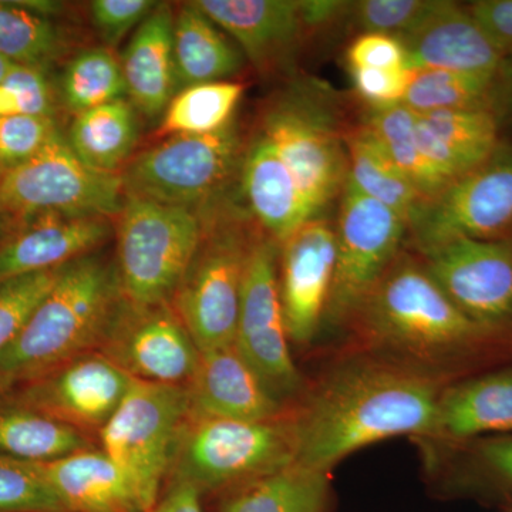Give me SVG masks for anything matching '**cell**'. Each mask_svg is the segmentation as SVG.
Listing matches in <instances>:
<instances>
[{"instance_id":"6da1fadb","label":"cell","mask_w":512,"mask_h":512,"mask_svg":"<svg viewBox=\"0 0 512 512\" xmlns=\"http://www.w3.org/2000/svg\"><path fill=\"white\" fill-rule=\"evenodd\" d=\"M443 379L377 356L352 357L293 410L296 464L329 471L360 448L403 434L436 436Z\"/></svg>"},{"instance_id":"7a4b0ae2","label":"cell","mask_w":512,"mask_h":512,"mask_svg":"<svg viewBox=\"0 0 512 512\" xmlns=\"http://www.w3.org/2000/svg\"><path fill=\"white\" fill-rule=\"evenodd\" d=\"M348 326L373 356L439 377L441 367L491 333L406 254L397 255Z\"/></svg>"},{"instance_id":"3957f363","label":"cell","mask_w":512,"mask_h":512,"mask_svg":"<svg viewBox=\"0 0 512 512\" xmlns=\"http://www.w3.org/2000/svg\"><path fill=\"white\" fill-rule=\"evenodd\" d=\"M123 302L116 261L93 252L64 265L18 338L0 355V394L99 349Z\"/></svg>"},{"instance_id":"277c9868","label":"cell","mask_w":512,"mask_h":512,"mask_svg":"<svg viewBox=\"0 0 512 512\" xmlns=\"http://www.w3.org/2000/svg\"><path fill=\"white\" fill-rule=\"evenodd\" d=\"M198 212L200 245L170 303L204 352L235 345L245 274L264 231L224 194Z\"/></svg>"},{"instance_id":"5b68a950","label":"cell","mask_w":512,"mask_h":512,"mask_svg":"<svg viewBox=\"0 0 512 512\" xmlns=\"http://www.w3.org/2000/svg\"><path fill=\"white\" fill-rule=\"evenodd\" d=\"M293 412L275 420L241 421L190 414L168 480L200 494L231 490L291 466L296 461Z\"/></svg>"},{"instance_id":"8992f818","label":"cell","mask_w":512,"mask_h":512,"mask_svg":"<svg viewBox=\"0 0 512 512\" xmlns=\"http://www.w3.org/2000/svg\"><path fill=\"white\" fill-rule=\"evenodd\" d=\"M202 237L198 210L124 197L117 224L121 292L138 308L170 303Z\"/></svg>"},{"instance_id":"52a82bcc","label":"cell","mask_w":512,"mask_h":512,"mask_svg":"<svg viewBox=\"0 0 512 512\" xmlns=\"http://www.w3.org/2000/svg\"><path fill=\"white\" fill-rule=\"evenodd\" d=\"M259 134L291 171L318 218L339 197L348 181L345 131L318 87L296 84L266 107Z\"/></svg>"},{"instance_id":"ba28073f","label":"cell","mask_w":512,"mask_h":512,"mask_svg":"<svg viewBox=\"0 0 512 512\" xmlns=\"http://www.w3.org/2000/svg\"><path fill=\"white\" fill-rule=\"evenodd\" d=\"M190 414L187 386L134 380L99 433L101 450L130 478L150 512L170 477L175 448Z\"/></svg>"},{"instance_id":"9c48e42d","label":"cell","mask_w":512,"mask_h":512,"mask_svg":"<svg viewBox=\"0 0 512 512\" xmlns=\"http://www.w3.org/2000/svg\"><path fill=\"white\" fill-rule=\"evenodd\" d=\"M120 174L87 167L57 131L32 160L0 175V212L20 222L40 217L119 215L124 204Z\"/></svg>"},{"instance_id":"30bf717a","label":"cell","mask_w":512,"mask_h":512,"mask_svg":"<svg viewBox=\"0 0 512 512\" xmlns=\"http://www.w3.org/2000/svg\"><path fill=\"white\" fill-rule=\"evenodd\" d=\"M242 154L234 121L218 133L168 137L128 161L120 174L124 195L200 210L224 194Z\"/></svg>"},{"instance_id":"8fae6325","label":"cell","mask_w":512,"mask_h":512,"mask_svg":"<svg viewBox=\"0 0 512 512\" xmlns=\"http://www.w3.org/2000/svg\"><path fill=\"white\" fill-rule=\"evenodd\" d=\"M407 224L386 205L346 181L336 228V265L322 326H348L360 303L387 271Z\"/></svg>"},{"instance_id":"7c38bea8","label":"cell","mask_w":512,"mask_h":512,"mask_svg":"<svg viewBox=\"0 0 512 512\" xmlns=\"http://www.w3.org/2000/svg\"><path fill=\"white\" fill-rule=\"evenodd\" d=\"M512 225V148L424 200L407 232L420 254L456 238L491 239Z\"/></svg>"},{"instance_id":"4fadbf2b","label":"cell","mask_w":512,"mask_h":512,"mask_svg":"<svg viewBox=\"0 0 512 512\" xmlns=\"http://www.w3.org/2000/svg\"><path fill=\"white\" fill-rule=\"evenodd\" d=\"M279 251L281 244L262 232L245 274L235 346L268 386L289 403L301 392L303 383L289 348L279 291Z\"/></svg>"},{"instance_id":"5bb4252c","label":"cell","mask_w":512,"mask_h":512,"mask_svg":"<svg viewBox=\"0 0 512 512\" xmlns=\"http://www.w3.org/2000/svg\"><path fill=\"white\" fill-rule=\"evenodd\" d=\"M131 379L188 386L201 350L171 303L138 308L124 299L97 349Z\"/></svg>"},{"instance_id":"9a60e30c","label":"cell","mask_w":512,"mask_h":512,"mask_svg":"<svg viewBox=\"0 0 512 512\" xmlns=\"http://www.w3.org/2000/svg\"><path fill=\"white\" fill-rule=\"evenodd\" d=\"M133 382L109 357L93 350L0 396H8L92 436L99 434L116 413Z\"/></svg>"},{"instance_id":"2e32d148","label":"cell","mask_w":512,"mask_h":512,"mask_svg":"<svg viewBox=\"0 0 512 512\" xmlns=\"http://www.w3.org/2000/svg\"><path fill=\"white\" fill-rule=\"evenodd\" d=\"M431 278L468 318L490 330L512 323V247L456 238L424 252Z\"/></svg>"},{"instance_id":"e0dca14e","label":"cell","mask_w":512,"mask_h":512,"mask_svg":"<svg viewBox=\"0 0 512 512\" xmlns=\"http://www.w3.org/2000/svg\"><path fill=\"white\" fill-rule=\"evenodd\" d=\"M336 229L313 218L279 251V291L289 340L306 345L323 325L336 265Z\"/></svg>"},{"instance_id":"ac0fdd59","label":"cell","mask_w":512,"mask_h":512,"mask_svg":"<svg viewBox=\"0 0 512 512\" xmlns=\"http://www.w3.org/2000/svg\"><path fill=\"white\" fill-rule=\"evenodd\" d=\"M218 28L229 33L261 74L286 72L295 63L306 29L295 0H198Z\"/></svg>"},{"instance_id":"d6986e66","label":"cell","mask_w":512,"mask_h":512,"mask_svg":"<svg viewBox=\"0 0 512 512\" xmlns=\"http://www.w3.org/2000/svg\"><path fill=\"white\" fill-rule=\"evenodd\" d=\"M191 413L241 421L275 420L292 413L237 346L204 350L188 384Z\"/></svg>"},{"instance_id":"ffe728a7","label":"cell","mask_w":512,"mask_h":512,"mask_svg":"<svg viewBox=\"0 0 512 512\" xmlns=\"http://www.w3.org/2000/svg\"><path fill=\"white\" fill-rule=\"evenodd\" d=\"M407 69H441L495 77L504 55L470 10L454 2H434L419 25L399 37Z\"/></svg>"},{"instance_id":"44dd1931","label":"cell","mask_w":512,"mask_h":512,"mask_svg":"<svg viewBox=\"0 0 512 512\" xmlns=\"http://www.w3.org/2000/svg\"><path fill=\"white\" fill-rule=\"evenodd\" d=\"M109 218L40 217L22 222L0 244V281L62 268L110 238Z\"/></svg>"},{"instance_id":"7402d4cb","label":"cell","mask_w":512,"mask_h":512,"mask_svg":"<svg viewBox=\"0 0 512 512\" xmlns=\"http://www.w3.org/2000/svg\"><path fill=\"white\" fill-rule=\"evenodd\" d=\"M241 192L249 214L279 244L315 218L291 171L259 133L242 157Z\"/></svg>"},{"instance_id":"603a6c76","label":"cell","mask_w":512,"mask_h":512,"mask_svg":"<svg viewBox=\"0 0 512 512\" xmlns=\"http://www.w3.org/2000/svg\"><path fill=\"white\" fill-rule=\"evenodd\" d=\"M174 19L170 3L156 9L138 26L120 64L131 104L148 119L163 117L177 94L174 73Z\"/></svg>"},{"instance_id":"cb8c5ba5","label":"cell","mask_w":512,"mask_h":512,"mask_svg":"<svg viewBox=\"0 0 512 512\" xmlns=\"http://www.w3.org/2000/svg\"><path fill=\"white\" fill-rule=\"evenodd\" d=\"M421 153L448 184L485 163L498 143L497 119L490 110L416 113Z\"/></svg>"},{"instance_id":"d4e9b609","label":"cell","mask_w":512,"mask_h":512,"mask_svg":"<svg viewBox=\"0 0 512 512\" xmlns=\"http://www.w3.org/2000/svg\"><path fill=\"white\" fill-rule=\"evenodd\" d=\"M42 467L69 512H150L130 478L101 448Z\"/></svg>"},{"instance_id":"484cf974","label":"cell","mask_w":512,"mask_h":512,"mask_svg":"<svg viewBox=\"0 0 512 512\" xmlns=\"http://www.w3.org/2000/svg\"><path fill=\"white\" fill-rule=\"evenodd\" d=\"M488 433H512V369L444 387L436 436L466 440Z\"/></svg>"},{"instance_id":"4316f807","label":"cell","mask_w":512,"mask_h":512,"mask_svg":"<svg viewBox=\"0 0 512 512\" xmlns=\"http://www.w3.org/2000/svg\"><path fill=\"white\" fill-rule=\"evenodd\" d=\"M244 66V56L194 2L174 19V73L177 93L194 84L224 82Z\"/></svg>"},{"instance_id":"83f0119b","label":"cell","mask_w":512,"mask_h":512,"mask_svg":"<svg viewBox=\"0 0 512 512\" xmlns=\"http://www.w3.org/2000/svg\"><path fill=\"white\" fill-rule=\"evenodd\" d=\"M89 434L0 396V454L29 463L46 464L82 451L94 450Z\"/></svg>"},{"instance_id":"f1b7e54d","label":"cell","mask_w":512,"mask_h":512,"mask_svg":"<svg viewBox=\"0 0 512 512\" xmlns=\"http://www.w3.org/2000/svg\"><path fill=\"white\" fill-rule=\"evenodd\" d=\"M329 501V471L293 463L224 491L218 512H328Z\"/></svg>"},{"instance_id":"f546056e","label":"cell","mask_w":512,"mask_h":512,"mask_svg":"<svg viewBox=\"0 0 512 512\" xmlns=\"http://www.w3.org/2000/svg\"><path fill=\"white\" fill-rule=\"evenodd\" d=\"M137 110L121 99L76 114L67 143L87 167L104 174H119L137 146Z\"/></svg>"},{"instance_id":"4dcf8cb0","label":"cell","mask_w":512,"mask_h":512,"mask_svg":"<svg viewBox=\"0 0 512 512\" xmlns=\"http://www.w3.org/2000/svg\"><path fill=\"white\" fill-rule=\"evenodd\" d=\"M343 140L350 183L362 194L386 205L409 225L424 202L423 195L394 165L366 124L346 131Z\"/></svg>"},{"instance_id":"1f68e13d","label":"cell","mask_w":512,"mask_h":512,"mask_svg":"<svg viewBox=\"0 0 512 512\" xmlns=\"http://www.w3.org/2000/svg\"><path fill=\"white\" fill-rule=\"evenodd\" d=\"M49 3L0 0V56L22 66L47 69L63 56L67 39Z\"/></svg>"},{"instance_id":"d6a6232c","label":"cell","mask_w":512,"mask_h":512,"mask_svg":"<svg viewBox=\"0 0 512 512\" xmlns=\"http://www.w3.org/2000/svg\"><path fill=\"white\" fill-rule=\"evenodd\" d=\"M244 84L211 82L180 90L161 117L158 136H204L218 133L234 121Z\"/></svg>"},{"instance_id":"836d02e7","label":"cell","mask_w":512,"mask_h":512,"mask_svg":"<svg viewBox=\"0 0 512 512\" xmlns=\"http://www.w3.org/2000/svg\"><path fill=\"white\" fill-rule=\"evenodd\" d=\"M365 124L424 200H429L447 187V181L421 153L414 111L403 104L372 110Z\"/></svg>"},{"instance_id":"e575fe53","label":"cell","mask_w":512,"mask_h":512,"mask_svg":"<svg viewBox=\"0 0 512 512\" xmlns=\"http://www.w3.org/2000/svg\"><path fill=\"white\" fill-rule=\"evenodd\" d=\"M64 106L74 114L126 99L123 70L107 47H90L74 55L60 80Z\"/></svg>"},{"instance_id":"d590c367","label":"cell","mask_w":512,"mask_h":512,"mask_svg":"<svg viewBox=\"0 0 512 512\" xmlns=\"http://www.w3.org/2000/svg\"><path fill=\"white\" fill-rule=\"evenodd\" d=\"M493 89V77L441 69H414L402 104L417 114L443 110H490L487 103Z\"/></svg>"},{"instance_id":"8d00e7d4","label":"cell","mask_w":512,"mask_h":512,"mask_svg":"<svg viewBox=\"0 0 512 512\" xmlns=\"http://www.w3.org/2000/svg\"><path fill=\"white\" fill-rule=\"evenodd\" d=\"M0 512H69L42 464L0 454Z\"/></svg>"},{"instance_id":"74e56055","label":"cell","mask_w":512,"mask_h":512,"mask_svg":"<svg viewBox=\"0 0 512 512\" xmlns=\"http://www.w3.org/2000/svg\"><path fill=\"white\" fill-rule=\"evenodd\" d=\"M62 268L0 281V355L18 338L37 306L56 284Z\"/></svg>"},{"instance_id":"f35d334b","label":"cell","mask_w":512,"mask_h":512,"mask_svg":"<svg viewBox=\"0 0 512 512\" xmlns=\"http://www.w3.org/2000/svg\"><path fill=\"white\" fill-rule=\"evenodd\" d=\"M55 94L42 67L15 64L0 82V117H53Z\"/></svg>"},{"instance_id":"ab89813d","label":"cell","mask_w":512,"mask_h":512,"mask_svg":"<svg viewBox=\"0 0 512 512\" xmlns=\"http://www.w3.org/2000/svg\"><path fill=\"white\" fill-rule=\"evenodd\" d=\"M59 131L55 117H0L2 174L32 160Z\"/></svg>"},{"instance_id":"60d3db41","label":"cell","mask_w":512,"mask_h":512,"mask_svg":"<svg viewBox=\"0 0 512 512\" xmlns=\"http://www.w3.org/2000/svg\"><path fill=\"white\" fill-rule=\"evenodd\" d=\"M434 0H363L350 3V13L363 33L402 37L430 12Z\"/></svg>"},{"instance_id":"b9f144b4","label":"cell","mask_w":512,"mask_h":512,"mask_svg":"<svg viewBox=\"0 0 512 512\" xmlns=\"http://www.w3.org/2000/svg\"><path fill=\"white\" fill-rule=\"evenodd\" d=\"M157 5L153 0H94L90 3V13L104 45L113 49L131 29L140 26Z\"/></svg>"},{"instance_id":"7bdbcfd3","label":"cell","mask_w":512,"mask_h":512,"mask_svg":"<svg viewBox=\"0 0 512 512\" xmlns=\"http://www.w3.org/2000/svg\"><path fill=\"white\" fill-rule=\"evenodd\" d=\"M353 87L360 99L372 106V110L402 104L412 70H380L369 67H349Z\"/></svg>"},{"instance_id":"ee69618b","label":"cell","mask_w":512,"mask_h":512,"mask_svg":"<svg viewBox=\"0 0 512 512\" xmlns=\"http://www.w3.org/2000/svg\"><path fill=\"white\" fill-rule=\"evenodd\" d=\"M349 67L380 70L407 69L406 50L397 37L383 33H362L346 53Z\"/></svg>"},{"instance_id":"f6af8a7d","label":"cell","mask_w":512,"mask_h":512,"mask_svg":"<svg viewBox=\"0 0 512 512\" xmlns=\"http://www.w3.org/2000/svg\"><path fill=\"white\" fill-rule=\"evenodd\" d=\"M467 9L503 55L512 53V0H480Z\"/></svg>"},{"instance_id":"bcb514c9","label":"cell","mask_w":512,"mask_h":512,"mask_svg":"<svg viewBox=\"0 0 512 512\" xmlns=\"http://www.w3.org/2000/svg\"><path fill=\"white\" fill-rule=\"evenodd\" d=\"M478 451L485 466L512 485V436L484 441Z\"/></svg>"},{"instance_id":"7dc6e473","label":"cell","mask_w":512,"mask_h":512,"mask_svg":"<svg viewBox=\"0 0 512 512\" xmlns=\"http://www.w3.org/2000/svg\"><path fill=\"white\" fill-rule=\"evenodd\" d=\"M301 5V16L306 32L309 29H320L328 26L343 16L349 15L350 2H322V0H309L299 2Z\"/></svg>"},{"instance_id":"c3c4849f","label":"cell","mask_w":512,"mask_h":512,"mask_svg":"<svg viewBox=\"0 0 512 512\" xmlns=\"http://www.w3.org/2000/svg\"><path fill=\"white\" fill-rule=\"evenodd\" d=\"M153 512H202L200 491L190 484L171 481Z\"/></svg>"},{"instance_id":"681fc988","label":"cell","mask_w":512,"mask_h":512,"mask_svg":"<svg viewBox=\"0 0 512 512\" xmlns=\"http://www.w3.org/2000/svg\"><path fill=\"white\" fill-rule=\"evenodd\" d=\"M20 225H22V222L0 212V244H2L6 238H9Z\"/></svg>"},{"instance_id":"f907efd6","label":"cell","mask_w":512,"mask_h":512,"mask_svg":"<svg viewBox=\"0 0 512 512\" xmlns=\"http://www.w3.org/2000/svg\"><path fill=\"white\" fill-rule=\"evenodd\" d=\"M15 63L10 62V60L5 59V57L0 56V82L5 79L6 74L13 69Z\"/></svg>"},{"instance_id":"816d5d0a","label":"cell","mask_w":512,"mask_h":512,"mask_svg":"<svg viewBox=\"0 0 512 512\" xmlns=\"http://www.w3.org/2000/svg\"><path fill=\"white\" fill-rule=\"evenodd\" d=\"M0 175H2V171H0Z\"/></svg>"}]
</instances>
